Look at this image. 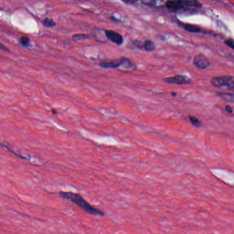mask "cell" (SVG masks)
I'll return each instance as SVG.
<instances>
[{"label":"cell","mask_w":234,"mask_h":234,"mask_svg":"<svg viewBox=\"0 0 234 234\" xmlns=\"http://www.w3.org/2000/svg\"><path fill=\"white\" fill-rule=\"evenodd\" d=\"M58 194H59L61 198L66 200H69V201H71L76 205H78V207L82 209L86 213L89 214L93 215H98V216H103L104 215V213L102 211L93 207V206L89 204V203L86 201L81 194H79L71 192H58Z\"/></svg>","instance_id":"1"},{"label":"cell","mask_w":234,"mask_h":234,"mask_svg":"<svg viewBox=\"0 0 234 234\" xmlns=\"http://www.w3.org/2000/svg\"><path fill=\"white\" fill-rule=\"evenodd\" d=\"M211 84L217 88L234 91V76H218L211 80Z\"/></svg>","instance_id":"2"},{"label":"cell","mask_w":234,"mask_h":234,"mask_svg":"<svg viewBox=\"0 0 234 234\" xmlns=\"http://www.w3.org/2000/svg\"><path fill=\"white\" fill-rule=\"evenodd\" d=\"M164 81L169 83V84H176V85H184L189 84L191 82V80L185 76H175L173 77H169L164 79Z\"/></svg>","instance_id":"3"},{"label":"cell","mask_w":234,"mask_h":234,"mask_svg":"<svg viewBox=\"0 0 234 234\" xmlns=\"http://www.w3.org/2000/svg\"><path fill=\"white\" fill-rule=\"evenodd\" d=\"M194 64L201 69H205L208 68L210 65L209 60L203 54H198L194 57Z\"/></svg>","instance_id":"4"},{"label":"cell","mask_w":234,"mask_h":234,"mask_svg":"<svg viewBox=\"0 0 234 234\" xmlns=\"http://www.w3.org/2000/svg\"><path fill=\"white\" fill-rule=\"evenodd\" d=\"M166 6L174 10H178L186 7V0H171L166 3Z\"/></svg>","instance_id":"5"},{"label":"cell","mask_w":234,"mask_h":234,"mask_svg":"<svg viewBox=\"0 0 234 234\" xmlns=\"http://www.w3.org/2000/svg\"><path fill=\"white\" fill-rule=\"evenodd\" d=\"M105 35L108 39L117 44L121 45L123 43L122 36L118 32L113 30H106Z\"/></svg>","instance_id":"6"},{"label":"cell","mask_w":234,"mask_h":234,"mask_svg":"<svg viewBox=\"0 0 234 234\" xmlns=\"http://www.w3.org/2000/svg\"><path fill=\"white\" fill-rule=\"evenodd\" d=\"M124 58H121L119 60H114L110 61H104L100 63V65L104 68H118L122 66Z\"/></svg>","instance_id":"7"},{"label":"cell","mask_w":234,"mask_h":234,"mask_svg":"<svg viewBox=\"0 0 234 234\" xmlns=\"http://www.w3.org/2000/svg\"><path fill=\"white\" fill-rule=\"evenodd\" d=\"M216 95L224 101L229 102H234V94L217 92Z\"/></svg>","instance_id":"8"},{"label":"cell","mask_w":234,"mask_h":234,"mask_svg":"<svg viewBox=\"0 0 234 234\" xmlns=\"http://www.w3.org/2000/svg\"><path fill=\"white\" fill-rule=\"evenodd\" d=\"M184 29L186 30L187 31L190 32H201V29L199 28L198 26L195 25H192V24H185L183 25Z\"/></svg>","instance_id":"9"},{"label":"cell","mask_w":234,"mask_h":234,"mask_svg":"<svg viewBox=\"0 0 234 234\" xmlns=\"http://www.w3.org/2000/svg\"><path fill=\"white\" fill-rule=\"evenodd\" d=\"M144 48L146 51L151 52L153 51L155 49V44L151 41H146L144 44Z\"/></svg>","instance_id":"10"},{"label":"cell","mask_w":234,"mask_h":234,"mask_svg":"<svg viewBox=\"0 0 234 234\" xmlns=\"http://www.w3.org/2000/svg\"><path fill=\"white\" fill-rule=\"evenodd\" d=\"M141 2L145 5L149 6H154L159 5L161 2V0H141Z\"/></svg>","instance_id":"11"},{"label":"cell","mask_w":234,"mask_h":234,"mask_svg":"<svg viewBox=\"0 0 234 234\" xmlns=\"http://www.w3.org/2000/svg\"><path fill=\"white\" fill-rule=\"evenodd\" d=\"M87 38H88V36L87 35H85V34H76V35H73L72 36L73 40L75 41H80Z\"/></svg>","instance_id":"12"},{"label":"cell","mask_w":234,"mask_h":234,"mask_svg":"<svg viewBox=\"0 0 234 234\" xmlns=\"http://www.w3.org/2000/svg\"><path fill=\"white\" fill-rule=\"evenodd\" d=\"M2 147H3V148H6L8 150H9V151H10L11 153H13V155H15V156L18 157H19V158H21V159H29L28 158H27V157H24V156H23V155H20V154H19V153H15L13 149L10 148V147H8V146H6V145H4V144H2Z\"/></svg>","instance_id":"13"},{"label":"cell","mask_w":234,"mask_h":234,"mask_svg":"<svg viewBox=\"0 0 234 234\" xmlns=\"http://www.w3.org/2000/svg\"><path fill=\"white\" fill-rule=\"evenodd\" d=\"M189 118H190L191 123L193 124V126H194V127H201V123L198 120V118H195V117H192V116H190Z\"/></svg>","instance_id":"14"},{"label":"cell","mask_w":234,"mask_h":234,"mask_svg":"<svg viewBox=\"0 0 234 234\" xmlns=\"http://www.w3.org/2000/svg\"><path fill=\"white\" fill-rule=\"evenodd\" d=\"M44 24L46 27H52L56 26V23L52 19H49V18H45L44 20Z\"/></svg>","instance_id":"15"},{"label":"cell","mask_w":234,"mask_h":234,"mask_svg":"<svg viewBox=\"0 0 234 234\" xmlns=\"http://www.w3.org/2000/svg\"><path fill=\"white\" fill-rule=\"evenodd\" d=\"M30 39L27 36H22V37L20 38L21 44L23 46H25V47H27V46L30 45Z\"/></svg>","instance_id":"16"},{"label":"cell","mask_w":234,"mask_h":234,"mask_svg":"<svg viewBox=\"0 0 234 234\" xmlns=\"http://www.w3.org/2000/svg\"><path fill=\"white\" fill-rule=\"evenodd\" d=\"M225 44L231 48L234 49V41L232 39H228L225 41Z\"/></svg>","instance_id":"17"},{"label":"cell","mask_w":234,"mask_h":234,"mask_svg":"<svg viewBox=\"0 0 234 234\" xmlns=\"http://www.w3.org/2000/svg\"><path fill=\"white\" fill-rule=\"evenodd\" d=\"M134 45L135 46H137V47L139 48H141L142 46H144V45L141 44V43L140 41H134Z\"/></svg>","instance_id":"18"},{"label":"cell","mask_w":234,"mask_h":234,"mask_svg":"<svg viewBox=\"0 0 234 234\" xmlns=\"http://www.w3.org/2000/svg\"><path fill=\"white\" fill-rule=\"evenodd\" d=\"M225 110L227 111L228 113H233V109H232V108L231 107H229V106H226V107H225Z\"/></svg>","instance_id":"19"},{"label":"cell","mask_w":234,"mask_h":234,"mask_svg":"<svg viewBox=\"0 0 234 234\" xmlns=\"http://www.w3.org/2000/svg\"><path fill=\"white\" fill-rule=\"evenodd\" d=\"M125 3H127V4H130V3H135L139 1V0H123Z\"/></svg>","instance_id":"20"},{"label":"cell","mask_w":234,"mask_h":234,"mask_svg":"<svg viewBox=\"0 0 234 234\" xmlns=\"http://www.w3.org/2000/svg\"><path fill=\"white\" fill-rule=\"evenodd\" d=\"M52 113H53V114H57V111H56V109H52Z\"/></svg>","instance_id":"21"},{"label":"cell","mask_w":234,"mask_h":234,"mask_svg":"<svg viewBox=\"0 0 234 234\" xmlns=\"http://www.w3.org/2000/svg\"><path fill=\"white\" fill-rule=\"evenodd\" d=\"M172 95H174V96H175V95H176V94H175V93H172Z\"/></svg>","instance_id":"22"}]
</instances>
